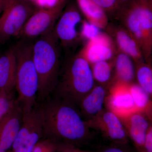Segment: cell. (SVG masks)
<instances>
[{
    "instance_id": "cell-1",
    "label": "cell",
    "mask_w": 152,
    "mask_h": 152,
    "mask_svg": "<svg viewBox=\"0 0 152 152\" xmlns=\"http://www.w3.org/2000/svg\"><path fill=\"white\" fill-rule=\"evenodd\" d=\"M38 108L46 138L79 147L91 139L92 130L74 105L56 96Z\"/></svg>"
},
{
    "instance_id": "cell-2",
    "label": "cell",
    "mask_w": 152,
    "mask_h": 152,
    "mask_svg": "<svg viewBox=\"0 0 152 152\" xmlns=\"http://www.w3.org/2000/svg\"><path fill=\"white\" fill-rule=\"evenodd\" d=\"M59 42L53 29L38 37L33 44V61L39 79L37 96L48 97L54 91L59 76Z\"/></svg>"
},
{
    "instance_id": "cell-3",
    "label": "cell",
    "mask_w": 152,
    "mask_h": 152,
    "mask_svg": "<svg viewBox=\"0 0 152 152\" xmlns=\"http://www.w3.org/2000/svg\"><path fill=\"white\" fill-rule=\"evenodd\" d=\"M95 85L91 64L78 54L65 66L54 91L57 97L76 107Z\"/></svg>"
},
{
    "instance_id": "cell-4",
    "label": "cell",
    "mask_w": 152,
    "mask_h": 152,
    "mask_svg": "<svg viewBox=\"0 0 152 152\" xmlns=\"http://www.w3.org/2000/svg\"><path fill=\"white\" fill-rule=\"evenodd\" d=\"M115 20L138 43L145 61L152 52V0H132L124 5Z\"/></svg>"
},
{
    "instance_id": "cell-5",
    "label": "cell",
    "mask_w": 152,
    "mask_h": 152,
    "mask_svg": "<svg viewBox=\"0 0 152 152\" xmlns=\"http://www.w3.org/2000/svg\"><path fill=\"white\" fill-rule=\"evenodd\" d=\"M33 44L22 42L14 47L17 62L15 88L16 101L23 113L35 107L39 79L33 61Z\"/></svg>"
},
{
    "instance_id": "cell-6",
    "label": "cell",
    "mask_w": 152,
    "mask_h": 152,
    "mask_svg": "<svg viewBox=\"0 0 152 152\" xmlns=\"http://www.w3.org/2000/svg\"><path fill=\"white\" fill-rule=\"evenodd\" d=\"M37 8L26 0H5L0 15V42L19 35Z\"/></svg>"
},
{
    "instance_id": "cell-7",
    "label": "cell",
    "mask_w": 152,
    "mask_h": 152,
    "mask_svg": "<svg viewBox=\"0 0 152 152\" xmlns=\"http://www.w3.org/2000/svg\"><path fill=\"white\" fill-rule=\"evenodd\" d=\"M66 4V0H62L53 7L37 9L28 19L19 35L26 39H34L53 29Z\"/></svg>"
},
{
    "instance_id": "cell-8",
    "label": "cell",
    "mask_w": 152,
    "mask_h": 152,
    "mask_svg": "<svg viewBox=\"0 0 152 152\" xmlns=\"http://www.w3.org/2000/svg\"><path fill=\"white\" fill-rule=\"evenodd\" d=\"M86 122L91 129L99 132L113 143L128 144L130 142L120 118L105 108L92 119Z\"/></svg>"
},
{
    "instance_id": "cell-9",
    "label": "cell",
    "mask_w": 152,
    "mask_h": 152,
    "mask_svg": "<svg viewBox=\"0 0 152 152\" xmlns=\"http://www.w3.org/2000/svg\"><path fill=\"white\" fill-rule=\"evenodd\" d=\"M83 20L77 4H71L64 9L53 28L56 37L63 45H72L80 39L77 28Z\"/></svg>"
},
{
    "instance_id": "cell-10",
    "label": "cell",
    "mask_w": 152,
    "mask_h": 152,
    "mask_svg": "<svg viewBox=\"0 0 152 152\" xmlns=\"http://www.w3.org/2000/svg\"><path fill=\"white\" fill-rule=\"evenodd\" d=\"M129 84L114 82L107 88L105 108L120 118L137 111L130 92Z\"/></svg>"
},
{
    "instance_id": "cell-11",
    "label": "cell",
    "mask_w": 152,
    "mask_h": 152,
    "mask_svg": "<svg viewBox=\"0 0 152 152\" xmlns=\"http://www.w3.org/2000/svg\"><path fill=\"white\" fill-rule=\"evenodd\" d=\"M117 49L108 34L102 32L96 37L88 41L79 53L90 64L113 59Z\"/></svg>"
},
{
    "instance_id": "cell-12",
    "label": "cell",
    "mask_w": 152,
    "mask_h": 152,
    "mask_svg": "<svg viewBox=\"0 0 152 152\" xmlns=\"http://www.w3.org/2000/svg\"><path fill=\"white\" fill-rule=\"evenodd\" d=\"M105 30L117 50L129 56L135 64L145 61L138 43L122 25L109 23Z\"/></svg>"
},
{
    "instance_id": "cell-13",
    "label": "cell",
    "mask_w": 152,
    "mask_h": 152,
    "mask_svg": "<svg viewBox=\"0 0 152 152\" xmlns=\"http://www.w3.org/2000/svg\"><path fill=\"white\" fill-rule=\"evenodd\" d=\"M129 137L137 152L143 147L147 133L152 125V121L145 114L136 111L120 118Z\"/></svg>"
},
{
    "instance_id": "cell-14",
    "label": "cell",
    "mask_w": 152,
    "mask_h": 152,
    "mask_svg": "<svg viewBox=\"0 0 152 152\" xmlns=\"http://www.w3.org/2000/svg\"><path fill=\"white\" fill-rule=\"evenodd\" d=\"M108 88L102 85H95L76 106L86 121L92 119L105 109Z\"/></svg>"
},
{
    "instance_id": "cell-15",
    "label": "cell",
    "mask_w": 152,
    "mask_h": 152,
    "mask_svg": "<svg viewBox=\"0 0 152 152\" xmlns=\"http://www.w3.org/2000/svg\"><path fill=\"white\" fill-rule=\"evenodd\" d=\"M23 113L16 101L11 111L0 123V149L8 151L20 128Z\"/></svg>"
},
{
    "instance_id": "cell-16",
    "label": "cell",
    "mask_w": 152,
    "mask_h": 152,
    "mask_svg": "<svg viewBox=\"0 0 152 152\" xmlns=\"http://www.w3.org/2000/svg\"><path fill=\"white\" fill-rule=\"evenodd\" d=\"M16 70V58L13 48L0 57V90L13 91Z\"/></svg>"
},
{
    "instance_id": "cell-17",
    "label": "cell",
    "mask_w": 152,
    "mask_h": 152,
    "mask_svg": "<svg viewBox=\"0 0 152 152\" xmlns=\"http://www.w3.org/2000/svg\"><path fill=\"white\" fill-rule=\"evenodd\" d=\"M113 62L114 75L111 83L120 82L130 84L135 82V66L129 56L117 50Z\"/></svg>"
},
{
    "instance_id": "cell-18",
    "label": "cell",
    "mask_w": 152,
    "mask_h": 152,
    "mask_svg": "<svg viewBox=\"0 0 152 152\" xmlns=\"http://www.w3.org/2000/svg\"><path fill=\"white\" fill-rule=\"evenodd\" d=\"M42 124L39 108L23 113L21 126L15 141L7 152H15L37 127Z\"/></svg>"
},
{
    "instance_id": "cell-19",
    "label": "cell",
    "mask_w": 152,
    "mask_h": 152,
    "mask_svg": "<svg viewBox=\"0 0 152 152\" xmlns=\"http://www.w3.org/2000/svg\"><path fill=\"white\" fill-rule=\"evenodd\" d=\"M76 1L85 20L101 29L105 30L110 22L108 16L102 9L92 0H76Z\"/></svg>"
},
{
    "instance_id": "cell-20",
    "label": "cell",
    "mask_w": 152,
    "mask_h": 152,
    "mask_svg": "<svg viewBox=\"0 0 152 152\" xmlns=\"http://www.w3.org/2000/svg\"><path fill=\"white\" fill-rule=\"evenodd\" d=\"M129 89L138 111L145 114L152 121V96L135 82L129 84Z\"/></svg>"
},
{
    "instance_id": "cell-21",
    "label": "cell",
    "mask_w": 152,
    "mask_h": 152,
    "mask_svg": "<svg viewBox=\"0 0 152 152\" xmlns=\"http://www.w3.org/2000/svg\"><path fill=\"white\" fill-rule=\"evenodd\" d=\"M113 59L91 65L94 80L98 84L108 88L111 83L114 75Z\"/></svg>"
},
{
    "instance_id": "cell-22",
    "label": "cell",
    "mask_w": 152,
    "mask_h": 152,
    "mask_svg": "<svg viewBox=\"0 0 152 152\" xmlns=\"http://www.w3.org/2000/svg\"><path fill=\"white\" fill-rule=\"evenodd\" d=\"M137 83L149 94L152 96L151 60L135 64Z\"/></svg>"
},
{
    "instance_id": "cell-23",
    "label": "cell",
    "mask_w": 152,
    "mask_h": 152,
    "mask_svg": "<svg viewBox=\"0 0 152 152\" xmlns=\"http://www.w3.org/2000/svg\"><path fill=\"white\" fill-rule=\"evenodd\" d=\"M16 103L13 91L0 90V123L11 111Z\"/></svg>"
},
{
    "instance_id": "cell-24",
    "label": "cell",
    "mask_w": 152,
    "mask_h": 152,
    "mask_svg": "<svg viewBox=\"0 0 152 152\" xmlns=\"http://www.w3.org/2000/svg\"><path fill=\"white\" fill-rule=\"evenodd\" d=\"M97 5L102 9L109 18L115 19L122 9L124 5L118 0H92Z\"/></svg>"
},
{
    "instance_id": "cell-25",
    "label": "cell",
    "mask_w": 152,
    "mask_h": 152,
    "mask_svg": "<svg viewBox=\"0 0 152 152\" xmlns=\"http://www.w3.org/2000/svg\"><path fill=\"white\" fill-rule=\"evenodd\" d=\"M102 30L86 20H83L80 31V38L87 42L97 37L102 32Z\"/></svg>"
},
{
    "instance_id": "cell-26",
    "label": "cell",
    "mask_w": 152,
    "mask_h": 152,
    "mask_svg": "<svg viewBox=\"0 0 152 152\" xmlns=\"http://www.w3.org/2000/svg\"><path fill=\"white\" fill-rule=\"evenodd\" d=\"M128 144L112 143L109 145L102 147L99 152H134L129 147Z\"/></svg>"
},
{
    "instance_id": "cell-27",
    "label": "cell",
    "mask_w": 152,
    "mask_h": 152,
    "mask_svg": "<svg viewBox=\"0 0 152 152\" xmlns=\"http://www.w3.org/2000/svg\"><path fill=\"white\" fill-rule=\"evenodd\" d=\"M56 152H91L80 148V147L71 144L57 143Z\"/></svg>"
},
{
    "instance_id": "cell-28",
    "label": "cell",
    "mask_w": 152,
    "mask_h": 152,
    "mask_svg": "<svg viewBox=\"0 0 152 152\" xmlns=\"http://www.w3.org/2000/svg\"><path fill=\"white\" fill-rule=\"evenodd\" d=\"M53 142L49 139H41L36 144L31 152H45Z\"/></svg>"
},
{
    "instance_id": "cell-29",
    "label": "cell",
    "mask_w": 152,
    "mask_h": 152,
    "mask_svg": "<svg viewBox=\"0 0 152 152\" xmlns=\"http://www.w3.org/2000/svg\"><path fill=\"white\" fill-rule=\"evenodd\" d=\"M140 152H152V125L149 129L143 147Z\"/></svg>"
},
{
    "instance_id": "cell-30",
    "label": "cell",
    "mask_w": 152,
    "mask_h": 152,
    "mask_svg": "<svg viewBox=\"0 0 152 152\" xmlns=\"http://www.w3.org/2000/svg\"><path fill=\"white\" fill-rule=\"evenodd\" d=\"M61 0H39L41 6L45 7H50L56 5Z\"/></svg>"
},
{
    "instance_id": "cell-31",
    "label": "cell",
    "mask_w": 152,
    "mask_h": 152,
    "mask_svg": "<svg viewBox=\"0 0 152 152\" xmlns=\"http://www.w3.org/2000/svg\"><path fill=\"white\" fill-rule=\"evenodd\" d=\"M57 143L53 142L45 152H56Z\"/></svg>"
},
{
    "instance_id": "cell-32",
    "label": "cell",
    "mask_w": 152,
    "mask_h": 152,
    "mask_svg": "<svg viewBox=\"0 0 152 152\" xmlns=\"http://www.w3.org/2000/svg\"><path fill=\"white\" fill-rule=\"evenodd\" d=\"M5 0H0V15L2 11Z\"/></svg>"
},
{
    "instance_id": "cell-33",
    "label": "cell",
    "mask_w": 152,
    "mask_h": 152,
    "mask_svg": "<svg viewBox=\"0 0 152 152\" xmlns=\"http://www.w3.org/2000/svg\"><path fill=\"white\" fill-rule=\"evenodd\" d=\"M26 1L31 3V4H32L37 7V3L39 0H26Z\"/></svg>"
},
{
    "instance_id": "cell-34",
    "label": "cell",
    "mask_w": 152,
    "mask_h": 152,
    "mask_svg": "<svg viewBox=\"0 0 152 152\" xmlns=\"http://www.w3.org/2000/svg\"><path fill=\"white\" fill-rule=\"evenodd\" d=\"M118 1H119L120 2L124 5L130 2L132 0H118Z\"/></svg>"
},
{
    "instance_id": "cell-35",
    "label": "cell",
    "mask_w": 152,
    "mask_h": 152,
    "mask_svg": "<svg viewBox=\"0 0 152 152\" xmlns=\"http://www.w3.org/2000/svg\"><path fill=\"white\" fill-rule=\"evenodd\" d=\"M0 152H6V151H3V150L1 149H0Z\"/></svg>"
}]
</instances>
